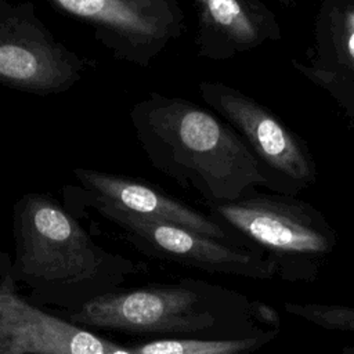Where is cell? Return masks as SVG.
I'll return each mask as SVG.
<instances>
[{"label":"cell","instance_id":"8","mask_svg":"<svg viewBox=\"0 0 354 354\" xmlns=\"http://www.w3.org/2000/svg\"><path fill=\"white\" fill-rule=\"evenodd\" d=\"M91 29L118 61L147 68L185 32L178 0H46Z\"/></svg>","mask_w":354,"mask_h":354},{"label":"cell","instance_id":"13","mask_svg":"<svg viewBox=\"0 0 354 354\" xmlns=\"http://www.w3.org/2000/svg\"><path fill=\"white\" fill-rule=\"evenodd\" d=\"M278 333L275 329H264L238 339H155L127 348L131 354H256Z\"/></svg>","mask_w":354,"mask_h":354},{"label":"cell","instance_id":"16","mask_svg":"<svg viewBox=\"0 0 354 354\" xmlns=\"http://www.w3.org/2000/svg\"><path fill=\"white\" fill-rule=\"evenodd\" d=\"M252 317L257 325L267 329L279 330L281 318L277 310L260 300H252Z\"/></svg>","mask_w":354,"mask_h":354},{"label":"cell","instance_id":"15","mask_svg":"<svg viewBox=\"0 0 354 354\" xmlns=\"http://www.w3.org/2000/svg\"><path fill=\"white\" fill-rule=\"evenodd\" d=\"M292 66L314 86L324 90L343 109L350 123L354 126V82L319 71L304 61L290 59Z\"/></svg>","mask_w":354,"mask_h":354},{"label":"cell","instance_id":"19","mask_svg":"<svg viewBox=\"0 0 354 354\" xmlns=\"http://www.w3.org/2000/svg\"><path fill=\"white\" fill-rule=\"evenodd\" d=\"M272 1H275V3H278V4H281V6H285V7H293V6H296L300 0H272Z\"/></svg>","mask_w":354,"mask_h":354},{"label":"cell","instance_id":"10","mask_svg":"<svg viewBox=\"0 0 354 354\" xmlns=\"http://www.w3.org/2000/svg\"><path fill=\"white\" fill-rule=\"evenodd\" d=\"M72 174L83 191L124 212L174 224L213 239L239 243L235 234L216 218L165 194L149 183L84 167L73 169Z\"/></svg>","mask_w":354,"mask_h":354},{"label":"cell","instance_id":"7","mask_svg":"<svg viewBox=\"0 0 354 354\" xmlns=\"http://www.w3.org/2000/svg\"><path fill=\"white\" fill-rule=\"evenodd\" d=\"M198 91L254 153L275 194L296 196L315 183L318 170L307 144L268 108L223 82L202 80Z\"/></svg>","mask_w":354,"mask_h":354},{"label":"cell","instance_id":"14","mask_svg":"<svg viewBox=\"0 0 354 354\" xmlns=\"http://www.w3.org/2000/svg\"><path fill=\"white\" fill-rule=\"evenodd\" d=\"M283 308L288 314L301 318L315 326L333 332L354 333V307L342 304L293 303L286 301Z\"/></svg>","mask_w":354,"mask_h":354},{"label":"cell","instance_id":"4","mask_svg":"<svg viewBox=\"0 0 354 354\" xmlns=\"http://www.w3.org/2000/svg\"><path fill=\"white\" fill-rule=\"evenodd\" d=\"M206 205L213 218L263 250L283 281H315L337 246V232L328 218L296 196L254 191L236 201Z\"/></svg>","mask_w":354,"mask_h":354},{"label":"cell","instance_id":"17","mask_svg":"<svg viewBox=\"0 0 354 354\" xmlns=\"http://www.w3.org/2000/svg\"><path fill=\"white\" fill-rule=\"evenodd\" d=\"M105 354H131L129 351L127 347H123V346H119L113 342H109L106 340L105 343Z\"/></svg>","mask_w":354,"mask_h":354},{"label":"cell","instance_id":"9","mask_svg":"<svg viewBox=\"0 0 354 354\" xmlns=\"http://www.w3.org/2000/svg\"><path fill=\"white\" fill-rule=\"evenodd\" d=\"M189 1L196 14V54L203 59L228 61L282 37L275 12L263 0Z\"/></svg>","mask_w":354,"mask_h":354},{"label":"cell","instance_id":"2","mask_svg":"<svg viewBox=\"0 0 354 354\" xmlns=\"http://www.w3.org/2000/svg\"><path fill=\"white\" fill-rule=\"evenodd\" d=\"M15 257L10 278L25 283L40 304L76 311L116 292L136 274L134 261L98 246L48 192H28L12 207Z\"/></svg>","mask_w":354,"mask_h":354},{"label":"cell","instance_id":"3","mask_svg":"<svg viewBox=\"0 0 354 354\" xmlns=\"http://www.w3.org/2000/svg\"><path fill=\"white\" fill-rule=\"evenodd\" d=\"M68 321L159 339H238L267 329L254 322L248 296L194 278L98 296L69 313Z\"/></svg>","mask_w":354,"mask_h":354},{"label":"cell","instance_id":"5","mask_svg":"<svg viewBox=\"0 0 354 354\" xmlns=\"http://www.w3.org/2000/svg\"><path fill=\"white\" fill-rule=\"evenodd\" d=\"M65 188L72 191L71 195L79 196L83 205L93 207L120 228L124 238L147 256L210 274L257 281L278 277L277 264L256 246L213 239L174 224L124 212L82 188L71 185Z\"/></svg>","mask_w":354,"mask_h":354},{"label":"cell","instance_id":"18","mask_svg":"<svg viewBox=\"0 0 354 354\" xmlns=\"http://www.w3.org/2000/svg\"><path fill=\"white\" fill-rule=\"evenodd\" d=\"M0 354H12L11 342L1 328H0Z\"/></svg>","mask_w":354,"mask_h":354},{"label":"cell","instance_id":"11","mask_svg":"<svg viewBox=\"0 0 354 354\" xmlns=\"http://www.w3.org/2000/svg\"><path fill=\"white\" fill-rule=\"evenodd\" d=\"M0 328L12 354H105L106 339L33 306L10 277L0 281Z\"/></svg>","mask_w":354,"mask_h":354},{"label":"cell","instance_id":"20","mask_svg":"<svg viewBox=\"0 0 354 354\" xmlns=\"http://www.w3.org/2000/svg\"><path fill=\"white\" fill-rule=\"evenodd\" d=\"M342 354H354V346H346V347H343Z\"/></svg>","mask_w":354,"mask_h":354},{"label":"cell","instance_id":"6","mask_svg":"<svg viewBox=\"0 0 354 354\" xmlns=\"http://www.w3.org/2000/svg\"><path fill=\"white\" fill-rule=\"evenodd\" d=\"M55 39L30 1L0 0V84L33 94H62L94 66Z\"/></svg>","mask_w":354,"mask_h":354},{"label":"cell","instance_id":"12","mask_svg":"<svg viewBox=\"0 0 354 354\" xmlns=\"http://www.w3.org/2000/svg\"><path fill=\"white\" fill-rule=\"evenodd\" d=\"M307 64L354 82V0H321Z\"/></svg>","mask_w":354,"mask_h":354},{"label":"cell","instance_id":"1","mask_svg":"<svg viewBox=\"0 0 354 354\" xmlns=\"http://www.w3.org/2000/svg\"><path fill=\"white\" fill-rule=\"evenodd\" d=\"M148 162L206 203L231 202L272 183L259 159L221 118L183 98L149 93L130 111Z\"/></svg>","mask_w":354,"mask_h":354}]
</instances>
